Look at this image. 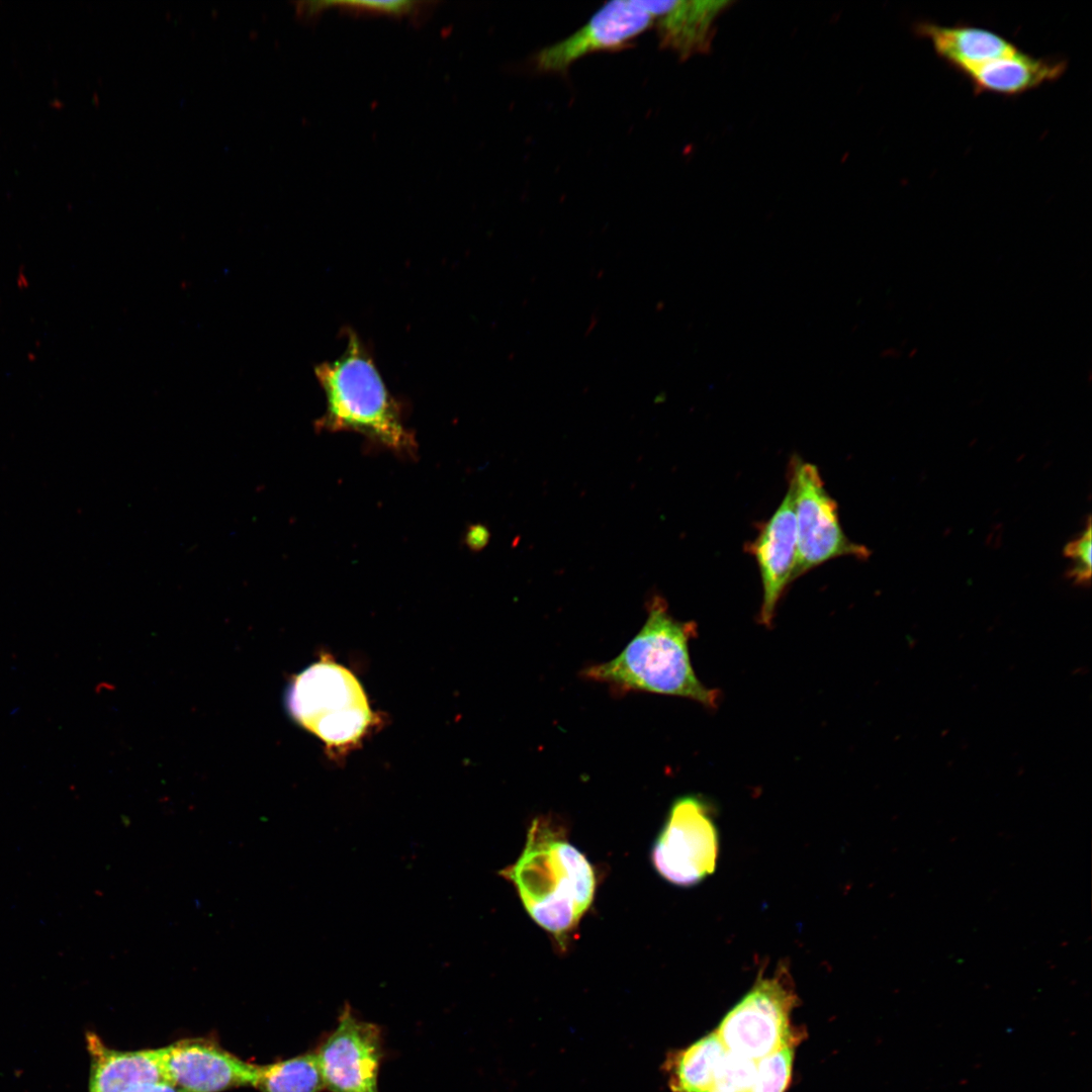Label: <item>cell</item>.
Segmentation results:
<instances>
[{
	"instance_id": "obj_2",
	"label": "cell",
	"mask_w": 1092,
	"mask_h": 1092,
	"mask_svg": "<svg viewBox=\"0 0 1092 1092\" xmlns=\"http://www.w3.org/2000/svg\"><path fill=\"white\" fill-rule=\"evenodd\" d=\"M346 334L344 353L314 368L326 396L325 413L315 421V429L354 432L397 455L414 457L418 443L404 425L401 405L390 394L357 334Z\"/></svg>"
},
{
	"instance_id": "obj_8",
	"label": "cell",
	"mask_w": 1092,
	"mask_h": 1092,
	"mask_svg": "<svg viewBox=\"0 0 1092 1092\" xmlns=\"http://www.w3.org/2000/svg\"><path fill=\"white\" fill-rule=\"evenodd\" d=\"M314 1054L325 1090L379 1092L381 1030L375 1023L358 1017L350 1004L344 1005L335 1028Z\"/></svg>"
},
{
	"instance_id": "obj_21",
	"label": "cell",
	"mask_w": 1092,
	"mask_h": 1092,
	"mask_svg": "<svg viewBox=\"0 0 1092 1092\" xmlns=\"http://www.w3.org/2000/svg\"><path fill=\"white\" fill-rule=\"evenodd\" d=\"M330 3L332 5H342L349 9L394 16L412 15L419 10V7L417 6L419 3L415 1H349Z\"/></svg>"
},
{
	"instance_id": "obj_3",
	"label": "cell",
	"mask_w": 1092,
	"mask_h": 1092,
	"mask_svg": "<svg viewBox=\"0 0 1092 1092\" xmlns=\"http://www.w3.org/2000/svg\"><path fill=\"white\" fill-rule=\"evenodd\" d=\"M647 612L644 625L621 653L584 668L582 675L621 692L644 691L717 707L719 692L704 686L692 666L689 642L696 636V623L676 620L657 596L647 604Z\"/></svg>"
},
{
	"instance_id": "obj_4",
	"label": "cell",
	"mask_w": 1092,
	"mask_h": 1092,
	"mask_svg": "<svg viewBox=\"0 0 1092 1092\" xmlns=\"http://www.w3.org/2000/svg\"><path fill=\"white\" fill-rule=\"evenodd\" d=\"M286 705L294 720L329 746L354 744L372 722L362 686L332 661H318L296 675Z\"/></svg>"
},
{
	"instance_id": "obj_16",
	"label": "cell",
	"mask_w": 1092,
	"mask_h": 1092,
	"mask_svg": "<svg viewBox=\"0 0 1092 1092\" xmlns=\"http://www.w3.org/2000/svg\"><path fill=\"white\" fill-rule=\"evenodd\" d=\"M726 1053L716 1031L679 1052L670 1062L674 1092H710L715 1088L719 1064Z\"/></svg>"
},
{
	"instance_id": "obj_11",
	"label": "cell",
	"mask_w": 1092,
	"mask_h": 1092,
	"mask_svg": "<svg viewBox=\"0 0 1092 1092\" xmlns=\"http://www.w3.org/2000/svg\"><path fill=\"white\" fill-rule=\"evenodd\" d=\"M747 551L754 557L761 579L762 603L759 621L770 626L779 602L788 585L793 582L796 564L795 502L790 484L777 510L760 526L755 539L748 544Z\"/></svg>"
},
{
	"instance_id": "obj_6",
	"label": "cell",
	"mask_w": 1092,
	"mask_h": 1092,
	"mask_svg": "<svg viewBox=\"0 0 1092 1092\" xmlns=\"http://www.w3.org/2000/svg\"><path fill=\"white\" fill-rule=\"evenodd\" d=\"M718 855L712 805L696 795L677 798L651 848L656 873L674 886L693 887L714 873Z\"/></svg>"
},
{
	"instance_id": "obj_20",
	"label": "cell",
	"mask_w": 1092,
	"mask_h": 1092,
	"mask_svg": "<svg viewBox=\"0 0 1092 1092\" xmlns=\"http://www.w3.org/2000/svg\"><path fill=\"white\" fill-rule=\"evenodd\" d=\"M1063 553L1073 561L1066 575L1077 585H1089L1092 574V525L1088 517L1085 530L1068 542Z\"/></svg>"
},
{
	"instance_id": "obj_17",
	"label": "cell",
	"mask_w": 1092,
	"mask_h": 1092,
	"mask_svg": "<svg viewBox=\"0 0 1092 1092\" xmlns=\"http://www.w3.org/2000/svg\"><path fill=\"white\" fill-rule=\"evenodd\" d=\"M254 1087L260 1092H322L325 1090L314 1052L258 1066Z\"/></svg>"
},
{
	"instance_id": "obj_12",
	"label": "cell",
	"mask_w": 1092,
	"mask_h": 1092,
	"mask_svg": "<svg viewBox=\"0 0 1092 1092\" xmlns=\"http://www.w3.org/2000/svg\"><path fill=\"white\" fill-rule=\"evenodd\" d=\"M913 32L927 40L937 58L963 77L1019 49L994 30L968 23L942 25L920 20L914 23Z\"/></svg>"
},
{
	"instance_id": "obj_15",
	"label": "cell",
	"mask_w": 1092,
	"mask_h": 1092,
	"mask_svg": "<svg viewBox=\"0 0 1092 1092\" xmlns=\"http://www.w3.org/2000/svg\"><path fill=\"white\" fill-rule=\"evenodd\" d=\"M89 1092H123L142 1083L167 1081L162 1050L117 1051L87 1032Z\"/></svg>"
},
{
	"instance_id": "obj_19",
	"label": "cell",
	"mask_w": 1092,
	"mask_h": 1092,
	"mask_svg": "<svg viewBox=\"0 0 1092 1092\" xmlns=\"http://www.w3.org/2000/svg\"><path fill=\"white\" fill-rule=\"evenodd\" d=\"M755 1072L756 1061L726 1050L717 1070L715 1088L728 1092H749Z\"/></svg>"
},
{
	"instance_id": "obj_18",
	"label": "cell",
	"mask_w": 1092,
	"mask_h": 1092,
	"mask_svg": "<svg viewBox=\"0 0 1092 1092\" xmlns=\"http://www.w3.org/2000/svg\"><path fill=\"white\" fill-rule=\"evenodd\" d=\"M793 1058V1043H788L756 1061L755 1077L749 1092H784L791 1079Z\"/></svg>"
},
{
	"instance_id": "obj_9",
	"label": "cell",
	"mask_w": 1092,
	"mask_h": 1092,
	"mask_svg": "<svg viewBox=\"0 0 1092 1092\" xmlns=\"http://www.w3.org/2000/svg\"><path fill=\"white\" fill-rule=\"evenodd\" d=\"M652 24L653 17L644 1L605 3L579 29L537 52L534 67L541 73H565L586 55L630 47Z\"/></svg>"
},
{
	"instance_id": "obj_13",
	"label": "cell",
	"mask_w": 1092,
	"mask_h": 1092,
	"mask_svg": "<svg viewBox=\"0 0 1092 1092\" xmlns=\"http://www.w3.org/2000/svg\"><path fill=\"white\" fill-rule=\"evenodd\" d=\"M1067 68L1065 58L1035 57L1019 48L967 73L964 78L970 82L976 95L1017 97L1045 83L1058 81Z\"/></svg>"
},
{
	"instance_id": "obj_7",
	"label": "cell",
	"mask_w": 1092,
	"mask_h": 1092,
	"mask_svg": "<svg viewBox=\"0 0 1092 1092\" xmlns=\"http://www.w3.org/2000/svg\"><path fill=\"white\" fill-rule=\"evenodd\" d=\"M795 1003L788 970L781 966L771 977L757 979L715 1031L728 1052L758 1061L793 1043L790 1017Z\"/></svg>"
},
{
	"instance_id": "obj_22",
	"label": "cell",
	"mask_w": 1092,
	"mask_h": 1092,
	"mask_svg": "<svg viewBox=\"0 0 1092 1092\" xmlns=\"http://www.w3.org/2000/svg\"><path fill=\"white\" fill-rule=\"evenodd\" d=\"M489 532L482 525L472 526L467 533V543L473 550H480L487 544Z\"/></svg>"
},
{
	"instance_id": "obj_23",
	"label": "cell",
	"mask_w": 1092,
	"mask_h": 1092,
	"mask_svg": "<svg viewBox=\"0 0 1092 1092\" xmlns=\"http://www.w3.org/2000/svg\"><path fill=\"white\" fill-rule=\"evenodd\" d=\"M123 1092H184L173 1084L165 1081L148 1082L134 1085Z\"/></svg>"
},
{
	"instance_id": "obj_5",
	"label": "cell",
	"mask_w": 1092,
	"mask_h": 1092,
	"mask_svg": "<svg viewBox=\"0 0 1092 1092\" xmlns=\"http://www.w3.org/2000/svg\"><path fill=\"white\" fill-rule=\"evenodd\" d=\"M789 484L793 488L797 538L793 581L835 558L851 556L866 560L871 550L848 539L838 507L825 487L816 465L798 456L791 461Z\"/></svg>"
},
{
	"instance_id": "obj_10",
	"label": "cell",
	"mask_w": 1092,
	"mask_h": 1092,
	"mask_svg": "<svg viewBox=\"0 0 1092 1092\" xmlns=\"http://www.w3.org/2000/svg\"><path fill=\"white\" fill-rule=\"evenodd\" d=\"M167 1081L184 1092H221L253 1086L258 1066L206 1039H183L161 1048Z\"/></svg>"
},
{
	"instance_id": "obj_1",
	"label": "cell",
	"mask_w": 1092,
	"mask_h": 1092,
	"mask_svg": "<svg viewBox=\"0 0 1092 1092\" xmlns=\"http://www.w3.org/2000/svg\"><path fill=\"white\" fill-rule=\"evenodd\" d=\"M527 913L565 948L593 904L597 878L586 856L551 817L535 818L519 858L499 872Z\"/></svg>"
},
{
	"instance_id": "obj_14",
	"label": "cell",
	"mask_w": 1092,
	"mask_h": 1092,
	"mask_svg": "<svg viewBox=\"0 0 1092 1092\" xmlns=\"http://www.w3.org/2000/svg\"><path fill=\"white\" fill-rule=\"evenodd\" d=\"M655 24L659 43L687 59L709 49L712 27L727 1H644Z\"/></svg>"
},
{
	"instance_id": "obj_24",
	"label": "cell",
	"mask_w": 1092,
	"mask_h": 1092,
	"mask_svg": "<svg viewBox=\"0 0 1092 1092\" xmlns=\"http://www.w3.org/2000/svg\"><path fill=\"white\" fill-rule=\"evenodd\" d=\"M710 1092H728V1091H724V1090H721V1089L714 1088Z\"/></svg>"
}]
</instances>
